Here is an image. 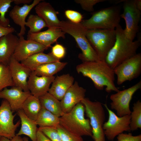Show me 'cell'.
Masks as SVG:
<instances>
[{
  "mask_svg": "<svg viewBox=\"0 0 141 141\" xmlns=\"http://www.w3.org/2000/svg\"><path fill=\"white\" fill-rule=\"evenodd\" d=\"M60 61L50 53L46 54L43 52L35 54L28 57L21 63L33 71L37 67L43 64Z\"/></svg>",
  "mask_w": 141,
  "mask_h": 141,
  "instance_id": "obj_24",
  "label": "cell"
},
{
  "mask_svg": "<svg viewBox=\"0 0 141 141\" xmlns=\"http://www.w3.org/2000/svg\"><path fill=\"white\" fill-rule=\"evenodd\" d=\"M25 26L28 27L30 30L28 31L33 33L40 32L44 28L47 27L44 21L37 15L30 14L29 16Z\"/></svg>",
  "mask_w": 141,
  "mask_h": 141,
  "instance_id": "obj_30",
  "label": "cell"
},
{
  "mask_svg": "<svg viewBox=\"0 0 141 141\" xmlns=\"http://www.w3.org/2000/svg\"><path fill=\"white\" fill-rule=\"evenodd\" d=\"M65 33L60 28H49L44 31L33 33L28 31L27 40H32L39 43L48 49L51 44L56 42L60 37L65 38Z\"/></svg>",
  "mask_w": 141,
  "mask_h": 141,
  "instance_id": "obj_18",
  "label": "cell"
},
{
  "mask_svg": "<svg viewBox=\"0 0 141 141\" xmlns=\"http://www.w3.org/2000/svg\"><path fill=\"white\" fill-rule=\"evenodd\" d=\"M15 31V29L12 27H5L0 26V38L9 34L13 33Z\"/></svg>",
  "mask_w": 141,
  "mask_h": 141,
  "instance_id": "obj_39",
  "label": "cell"
},
{
  "mask_svg": "<svg viewBox=\"0 0 141 141\" xmlns=\"http://www.w3.org/2000/svg\"><path fill=\"white\" fill-rule=\"evenodd\" d=\"M17 111V114L20 119L21 126L20 130L16 135H25L28 137L32 141H36L38 128L35 121L29 118L22 109Z\"/></svg>",
  "mask_w": 141,
  "mask_h": 141,
  "instance_id": "obj_23",
  "label": "cell"
},
{
  "mask_svg": "<svg viewBox=\"0 0 141 141\" xmlns=\"http://www.w3.org/2000/svg\"><path fill=\"white\" fill-rule=\"evenodd\" d=\"M135 4L137 8L141 11V0H134Z\"/></svg>",
  "mask_w": 141,
  "mask_h": 141,
  "instance_id": "obj_42",
  "label": "cell"
},
{
  "mask_svg": "<svg viewBox=\"0 0 141 141\" xmlns=\"http://www.w3.org/2000/svg\"><path fill=\"white\" fill-rule=\"evenodd\" d=\"M105 0H76L75 2L79 4L82 8L88 12H92L94 10L93 6L96 4L105 1Z\"/></svg>",
  "mask_w": 141,
  "mask_h": 141,
  "instance_id": "obj_35",
  "label": "cell"
},
{
  "mask_svg": "<svg viewBox=\"0 0 141 141\" xmlns=\"http://www.w3.org/2000/svg\"><path fill=\"white\" fill-rule=\"evenodd\" d=\"M56 128L62 141H84L81 136L76 135L70 133L60 125Z\"/></svg>",
  "mask_w": 141,
  "mask_h": 141,
  "instance_id": "obj_33",
  "label": "cell"
},
{
  "mask_svg": "<svg viewBox=\"0 0 141 141\" xmlns=\"http://www.w3.org/2000/svg\"><path fill=\"white\" fill-rule=\"evenodd\" d=\"M35 10L37 15L41 18L49 28H60L61 21L58 19L56 11L49 3L40 2L35 6Z\"/></svg>",
  "mask_w": 141,
  "mask_h": 141,
  "instance_id": "obj_20",
  "label": "cell"
},
{
  "mask_svg": "<svg viewBox=\"0 0 141 141\" xmlns=\"http://www.w3.org/2000/svg\"><path fill=\"white\" fill-rule=\"evenodd\" d=\"M133 109L130 115V131L141 128V102L139 100L133 104Z\"/></svg>",
  "mask_w": 141,
  "mask_h": 141,
  "instance_id": "obj_29",
  "label": "cell"
},
{
  "mask_svg": "<svg viewBox=\"0 0 141 141\" xmlns=\"http://www.w3.org/2000/svg\"><path fill=\"white\" fill-rule=\"evenodd\" d=\"M115 30V42L105 60L106 62L113 69L123 62L135 55L141 44L140 40L132 41L129 39L120 24Z\"/></svg>",
  "mask_w": 141,
  "mask_h": 141,
  "instance_id": "obj_2",
  "label": "cell"
},
{
  "mask_svg": "<svg viewBox=\"0 0 141 141\" xmlns=\"http://www.w3.org/2000/svg\"><path fill=\"white\" fill-rule=\"evenodd\" d=\"M123 2L124 10L120 17L124 19L126 23L124 32L129 39L133 41L139 31L141 11L136 8L134 0H125Z\"/></svg>",
  "mask_w": 141,
  "mask_h": 141,
  "instance_id": "obj_10",
  "label": "cell"
},
{
  "mask_svg": "<svg viewBox=\"0 0 141 141\" xmlns=\"http://www.w3.org/2000/svg\"><path fill=\"white\" fill-rule=\"evenodd\" d=\"M86 37L100 60L105 61L116 39L115 30H87Z\"/></svg>",
  "mask_w": 141,
  "mask_h": 141,
  "instance_id": "obj_6",
  "label": "cell"
},
{
  "mask_svg": "<svg viewBox=\"0 0 141 141\" xmlns=\"http://www.w3.org/2000/svg\"><path fill=\"white\" fill-rule=\"evenodd\" d=\"M121 8L118 5L102 8L92 13L90 18L81 23L87 30H115L119 24Z\"/></svg>",
  "mask_w": 141,
  "mask_h": 141,
  "instance_id": "obj_4",
  "label": "cell"
},
{
  "mask_svg": "<svg viewBox=\"0 0 141 141\" xmlns=\"http://www.w3.org/2000/svg\"><path fill=\"white\" fill-rule=\"evenodd\" d=\"M66 52L64 47L60 44H57L52 47L51 53L55 57L60 60L64 57Z\"/></svg>",
  "mask_w": 141,
  "mask_h": 141,
  "instance_id": "obj_37",
  "label": "cell"
},
{
  "mask_svg": "<svg viewBox=\"0 0 141 141\" xmlns=\"http://www.w3.org/2000/svg\"><path fill=\"white\" fill-rule=\"evenodd\" d=\"M74 78L69 74L55 77L48 92L60 101L66 92L73 85Z\"/></svg>",
  "mask_w": 141,
  "mask_h": 141,
  "instance_id": "obj_22",
  "label": "cell"
},
{
  "mask_svg": "<svg viewBox=\"0 0 141 141\" xmlns=\"http://www.w3.org/2000/svg\"><path fill=\"white\" fill-rule=\"evenodd\" d=\"M85 107L81 102L60 117V125L67 131L80 136L92 137V128L88 119L84 116Z\"/></svg>",
  "mask_w": 141,
  "mask_h": 141,
  "instance_id": "obj_3",
  "label": "cell"
},
{
  "mask_svg": "<svg viewBox=\"0 0 141 141\" xmlns=\"http://www.w3.org/2000/svg\"><path fill=\"white\" fill-rule=\"evenodd\" d=\"M8 66L14 86L20 88L24 91H29L27 80L32 71L13 56Z\"/></svg>",
  "mask_w": 141,
  "mask_h": 141,
  "instance_id": "obj_14",
  "label": "cell"
},
{
  "mask_svg": "<svg viewBox=\"0 0 141 141\" xmlns=\"http://www.w3.org/2000/svg\"><path fill=\"white\" fill-rule=\"evenodd\" d=\"M113 71L117 76V83L119 85L137 78L141 73V54L137 53L125 60L115 67Z\"/></svg>",
  "mask_w": 141,
  "mask_h": 141,
  "instance_id": "obj_9",
  "label": "cell"
},
{
  "mask_svg": "<svg viewBox=\"0 0 141 141\" xmlns=\"http://www.w3.org/2000/svg\"><path fill=\"white\" fill-rule=\"evenodd\" d=\"M109 116L108 121L104 123L103 128L104 133L108 140H113L114 138L124 131H130V115L121 117L118 116L111 110L106 104H104Z\"/></svg>",
  "mask_w": 141,
  "mask_h": 141,
  "instance_id": "obj_8",
  "label": "cell"
},
{
  "mask_svg": "<svg viewBox=\"0 0 141 141\" xmlns=\"http://www.w3.org/2000/svg\"><path fill=\"white\" fill-rule=\"evenodd\" d=\"M60 28L74 38L82 51L79 54V57L83 62L99 60L86 37L87 29L81 23L75 24L69 21H61Z\"/></svg>",
  "mask_w": 141,
  "mask_h": 141,
  "instance_id": "obj_5",
  "label": "cell"
},
{
  "mask_svg": "<svg viewBox=\"0 0 141 141\" xmlns=\"http://www.w3.org/2000/svg\"><path fill=\"white\" fill-rule=\"evenodd\" d=\"M39 127L56 128L60 125V118L42 107L36 120L35 121Z\"/></svg>",
  "mask_w": 141,
  "mask_h": 141,
  "instance_id": "obj_28",
  "label": "cell"
},
{
  "mask_svg": "<svg viewBox=\"0 0 141 141\" xmlns=\"http://www.w3.org/2000/svg\"><path fill=\"white\" fill-rule=\"evenodd\" d=\"M76 68L78 73L90 79L97 89L102 90L105 86V91L108 93L120 91L114 84L113 69L105 61L83 62L77 65Z\"/></svg>",
  "mask_w": 141,
  "mask_h": 141,
  "instance_id": "obj_1",
  "label": "cell"
},
{
  "mask_svg": "<svg viewBox=\"0 0 141 141\" xmlns=\"http://www.w3.org/2000/svg\"><path fill=\"white\" fill-rule=\"evenodd\" d=\"M39 98L42 107L59 118L64 114L60 101L48 92Z\"/></svg>",
  "mask_w": 141,
  "mask_h": 141,
  "instance_id": "obj_26",
  "label": "cell"
},
{
  "mask_svg": "<svg viewBox=\"0 0 141 141\" xmlns=\"http://www.w3.org/2000/svg\"><path fill=\"white\" fill-rule=\"evenodd\" d=\"M38 128L51 141H62L56 128L49 127H39Z\"/></svg>",
  "mask_w": 141,
  "mask_h": 141,
  "instance_id": "obj_34",
  "label": "cell"
},
{
  "mask_svg": "<svg viewBox=\"0 0 141 141\" xmlns=\"http://www.w3.org/2000/svg\"><path fill=\"white\" fill-rule=\"evenodd\" d=\"M36 141H51L38 128L37 134Z\"/></svg>",
  "mask_w": 141,
  "mask_h": 141,
  "instance_id": "obj_40",
  "label": "cell"
},
{
  "mask_svg": "<svg viewBox=\"0 0 141 141\" xmlns=\"http://www.w3.org/2000/svg\"><path fill=\"white\" fill-rule=\"evenodd\" d=\"M13 2V0H0V26L5 27H10V20L5 16Z\"/></svg>",
  "mask_w": 141,
  "mask_h": 141,
  "instance_id": "obj_32",
  "label": "cell"
},
{
  "mask_svg": "<svg viewBox=\"0 0 141 141\" xmlns=\"http://www.w3.org/2000/svg\"><path fill=\"white\" fill-rule=\"evenodd\" d=\"M42 107L39 98L31 95L25 101L22 109L29 118L35 121Z\"/></svg>",
  "mask_w": 141,
  "mask_h": 141,
  "instance_id": "obj_25",
  "label": "cell"
},
{
  "mask_svg": "<svg viewBox=\"0 0 141 141\" xmlns=\"http://www.w3.org/2000/svg\"><path fill=\"white\" fill-rule=\"evenodd\" d=\"M11 140V141H24L20 136L15 135Z\"/></svg>",
  "mask_w": 141,
  "mask_h": 141,
  "instance_id": "obj_43",
  "label": "cell"
},
{
  "mask_svg": "<svg viewBox=\"0 0 141 141\" xmlns=\"http://www.w3.org/2000/svg\"><path fill=\"white\" fill-rule=\"evenodd\" d=\"M60 61L46 63L36 67L33 71L37 75L52 77L62 69L67 64Z\"/></svg>",
  "mask_w": 141,
  "mask_h": 141,
  "instance_id": "obj_27",
  "label": "cell"
},
{
  "mask_svg": "<svg viewBox=\"0 0 141 141\" xmlns=\"http://www.w3.org/2000/svg\"><path fill=\"white\" fill-rule=\"evenodd\" d=\"M55 77L38 76L32 71L27 80L28 91L31 95L39 98L48 92Z\"/></svg>",
  "mask_w": 141,
  "mask_h": 141,
  "instance_id": "obj_17",
  "label": "cell"
},
{
  "mask_svg": "<svg viewBox=\"0 0 141 141\" xmlns=\"http://www.w3.org/2000/svg\"><path fill=\"white\" fill-rule=\"evenodd\" d=\"M14 86L8 65L0 63V91L8 87Z\"/></svg>",
  "mask_w": 141,
  "mask_h": 141,
  "instance_id": "obj_31",
  "label": "cell"
},
{
  "mask_svg": "<svg viewBox=\"0 0 141 141\" xmlns=\"http://www.w3.org/2000/svg\"><path fill=\"white\" fill-rule=\"evenodd\" d=\"M86 89L80 86L75 81L65 93L60 101L63 112L65 114L69 112L85 98Z\"/></svg>",
  "mask_w": 141,
  "mask_h": 141,
  "instance_id": "obj_16",
  "label": "cell"
},
{
  "mask_svg": "<svg viewBox=\"0 0 141 141\" xmlns=\"http://www.w3.org/2000/svg\"><path fill=\"white\" fill-rule=\"evenodd\" d=\"M19 37L10 33L0 38V63L8 65L17 44Z\"/></svg>",
  "mask_w": 141,
  "mask_h": 141,
  "instance_id": "obj_21",
  "label": "cell"
},
{
  "mask_svg": "<svg viewBox=\"0 0 141 141\" xmlns=\"http://www.w3.org/2000/svg\"><path fill=\"white\" fill-rule=\"evenodd\" d=\"M32 1V0H13V2L16 5H17L21 4H28Z\"/></svg>",
  "mask_w": 141,
  "mask_h": 141,
  "instance_id": "obj_41",
  "label": "cell"
},
{
  "mask_svg": "<svg viewBox=\"0 0 141 141\" xmlns=\"http://www.w3.org/2000/svg\"><path fill=\"white\" fill-rule=\"evenodd\" d=\"M1 136H0V138H1Z\"/></svg>",
  "mask_w": 141,
  "mask_h": 141,
  "instance_id": "obj_46",
  "label": "cell"
},
{
  "mask_svg": "<svg viewBox=\"0 0 141 141\" xmlns=\"http://www.w3.org/2000/svg\"><path fill=\"white\" fill-rule=\"evenodd\" d=\"M81 102L84 106L85 112L90 120L92 130L91 137L95 141H105L103 128L105 122V113L102 103L85 97Z\"/></svg>",
  "mask_w": 141,
  "mask_h": 141,
  "instance_id": "obj_7",
  "label": "cell"
},
{
  "mask_svg": "<svg viewBox=\"0 0 141 141\" xmlns=\"http://www.w3.org/2000/svg\"><path fill=\"white\" fill-rule=\"evenodd\" d=\"M19 37L18 42L13 57L20 62L37 53L43 52L48 48L35 41L25 40L23 36Z\"/></svg>",
  "mask_w": 141,
  "mask_h": 141,
  "instance_id": "obj_13",
  "label": "cell"
},
{
  "mask_svg": "<svg viewBox=\"0 0 141 141\" xmlns=\"http://www.w3.org/2000/svg\"><path fill=\"white\" fill-rule=\"evenodd\" d=\"M0 141H11V140L4 137L1 136Z\"/></svg>",
  "mask_w": 141,
  "mask_h": 141,
  "instance_id": "obj_44",
  "label": "cell"
},
{
  "mask_svg": "<svg viewBox=\"0 0 141 141\" xmlns=\"http://www.w3.org/2000/svg\"><path fill=\"white\" fill-rule=\"evenodd\" d=\"M13 111L8 102L3 100L0 106V136L11 140L16 135L15 132L21 122L14 124V120L16 114Z\"/></svg>",
  "mask_w": 141,
  "mask_h": 141,
  "instance_id": "obj_12",
  "label": "cell"
},
{
  "mask_svg": "<svg viewBox=\"0 0 141 141\" xmlns=\"http://www.w3.org/2000/svg\"><path fill=\"white\" fill-rule=\"evenodd\" d=\"M141 89V81L129 88L119 91L111 95L110 99L111 108L115 110L117 115L121 117L130 115L131 111L130 108V103L135 92Z\"/></svg>",
  "mask_w": 141,
  "mask_h": 141,
  "instance_id": "obj_11",
  "label": "cell"
},
{
  "mask_svg": "<svg viewBox=\"0 0 141 141\" xmlns=\"http://www.w3.org/2000/svg\"><path fill=\"white\" fill-rule=\"evenodd\" d=\"M117 141H141V135L133 136L131 133H122L117 136Z\"/></svg>",
  "mask_w": 141,
  "mask_h": 141,
  "instance_id": "obj_38",
  "label": "cell"
},
{
  "mask_svg": "<svg viewBox=\"0 0 141 141\" xmlns=\"http://www.w3.org/2000/svg\"><path fill=\"white\" fill-rule=\"evenodd\" d=\"M31 95L30 91H24L20 88L14 86L5 88L0 91V98L7 100L13 111L21 109L23 104Z\"/></svg>",
  "mask_w": 141,
  "mask_h": 141,
  "instance_id": "obj_15",
  "label": "cell"
},
{
  "mask_svg": "<svg viewBox=\"0 0 141 141\" xmlns=\"http://www.w3.org/2000/svg\"><path fill=\"white\" fill-rule=\"evenodd\" d=\"M64 14L69 21L74 23H80L83 20V15L77 11L67 10L64 11Z\"/></svg>",
  "mask_w": 141,
  "mask_h": 141,
  "instance_id": "obj_36",
  "label": "cell"
},
{
  "mask_svg": "<svg viewBox=\"0 0 141 141\" xmlns=\"http://www.w3.org/2000/svg\"><path fill=\"white\" fill-rule=\"evenodd\" d=\"M23 138L24 141H29L28 138L27 137H25Z\"/></svg>",
  "mask_w": 141,
  "mask_h": 141,
  "instance_id": "obj_45",
  "label": "cell"
},
{
  "mask_svg": "<svg viewBox=\"0 0 141 141\" xmlns=\"http://www.w3.org/2000/svg\"><path fill=\"white\" fill-rule=\"evenodd\" d=\"M41 0H34L30 4H24L22 7L15 5L9 13V16L14 22L21 27L18 37L23 36L25 33L26 18L31 9L38 4Z\"/></svg>",
  "mask_w": 141,
  "mask_h": 141,
  "instance_id": "obj_19",
  "label": "cell"
}]
</instances>
